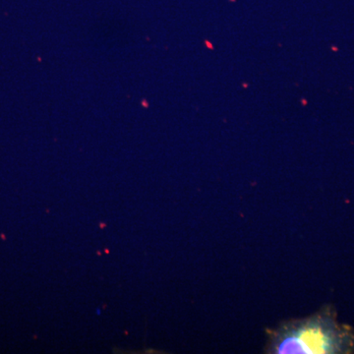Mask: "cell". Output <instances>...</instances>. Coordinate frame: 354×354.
<instances>
[{"instance_id":"6da1fadb","label":"cell","mask_w":354,"mask_h":354,"mask_svg":"<svg viewBox=\"0 0 354 354\" xmlns=\"http://www.w3.org/2000/svg\"><path fill=\"white\" fill-rule=\"evenodd\" d=\"M272 353L337 354L354 353V332L342 325L332 310H324L285 326L272 337Z\"/></svg>"}]
</instances>
